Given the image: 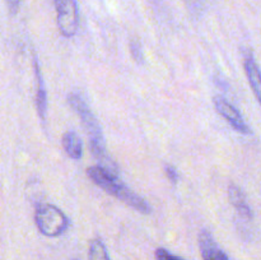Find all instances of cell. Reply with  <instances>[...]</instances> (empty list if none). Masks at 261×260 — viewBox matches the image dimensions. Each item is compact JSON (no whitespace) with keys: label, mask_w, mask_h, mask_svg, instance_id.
<instances>
[{"label":"cell","mask_w":261,"mask_h":260,"mask_svg":"<svg viewBox=\"0 0 261 260\" xmlns=\"http://www.w3.org/2000/svg\"><path fill=\"white\" fill-rule=\"evenodd\" d=\"M63 147L71 160H81L83 154V143L75 132H66L63 135Z\"/></svg>","instance_id":"10"},{"label":"cell","mask_w":261,"mask_h":260,"mask_svg":"<svg viewBox=\"0 0 261 260\" xmlns=\"http://www.w3.org/2000/svg\"><path fill=\"white\" fill-rule=\"evenodd\" d=\"M56 22L64 37H73L78 31V4L75 0H55Z\"/></svg>","instance_id":"4"},{"label":"cell","mask_w":261,"mask_h":260,"mask_svg":"<svg viewBox=\"0 0 261 260\" xmlns=\"http://www.w3.org/2000/svg\"><path fill=\"white\" fill-rule=\"evenodd\" d=\"M35 222L38 231L47 237H58L69 227V219L58 206L42 204L36 209Z\"/></svg>","instance_id":"3"},{"label":"cell","mask_w":261,"mask_h":260,"mask_svg":"<svg viewBox=\"0 0 261 260\" xmlns=\"http://www.w3.org/2000/svg\"><path fill=\"white\" fill-rule=\"evenodd\" d=\"M154 257L155 260H185L182 257L177 256V255H173L171 254L170 251H167L166 249L163 247H158L154 252Z\"/></svg>","instance_id":"12"},{"label":"cell","mask_w":261,"mask_h":260,"mask_svg":"<svg viewBox=\"0 0 261 260\" xmlns=\"http://www.w3.org/2000/svg\"><path fill=\"white\" fill-rule=\"evenodd\" d=\"M165 170H166V175H167L168 180H170L173 185H176L178 180V173L177 171H176V168L173 167V166H166Z\"/></svg>","instance_id":"13"},{"label":"cell","mask_w":261,"mask_h":260,"mask_svg":"<svg viewBox=\"0 0 261 260\" xmlns=\"http://www.w3.org/2000/svg\"><path fill=\"white\" fill-rule=\"evenodd\" d=\"M132 51H133V55H134L135 60H137L138 63H142L143 54H142V48H140L139 43H132Z\"/></svg>","instance_id":"14"},{"label":"cell","mask_w":261,"mask_h":260,"mask_svg":"<svg viewBox=\"0 0 261 260\" xmlns=\"http://www.w3.org/2000/svg\"><path fill=\"white\" fill-rule=\"evenodd\" d=\"M89 260H110L106 246L101 240H92L89 245Z\"/></svg>","instance_id":"11"},{"label":"cell","mask_w":261,"mask_h":260,"mask_svg":"<svg viewBox=\"0 0 261 260\" xmlns=\"http://www.w3.org/2000/svg\"><path fill=\"white\" fill-rule=\"evenodd\" d=\"M8 4V8H9L10 13L12 14H15L19 9V4H20V0H5Z\"/></svg>","instance_id":"15"},{"label":"cell","mask_w":261,"mask_h":260,"mask_svg":"<svg viewBox=\"0 0 261 260\" xmlns=\"http://www.w3.org/2000/svg\"><path fill=\"white\" fill-rule=\"evenodd\" d=\"M87 175L97 186L103 189L110 195L124 201L125 204L134 208L135 211L140 212L143 214H149L150 211H152L150 205L144 199L133 193L125 184L117 180V176L112 175L105 168L99 167V166H92V167L87 168Z\"/></svg>","instance_id":"2"},{"label":"cell","mask_w":261,"mask_h":260,"mask_svg":"<svg viewBox=\"0 0 261 260\" xmlns=\"http://www.w3.org/2000/svg\"><path fill=\"white\" fill-rule=\"evenodd\" d=\"M228 196H229V201H231L232 205L236 208V211L239 212V214L241 217H244L245 219L250 221L254 218V214H252L251 208L247 204L246 198H245L244 193H242L241 189L239 186H236L234 184H231L228 186Z\"/></svg>","instance_id":"7"},{"label":"cell","mask_w":261,"mask_h":260,"mask_svg":"<svg viewBox=\"0 0 261 260\" xmlns=\"http://www.w3.org/2000/svg\"><path fill=\"white\" fill-rule=\"evenodd\" d=\"M214 106H216L217 112H218L222 117H224V119L227 120V122L231 124V126L233 127L236 132L245 135L251 134V129H250L249 125L245 122L241 114L237 111V109L233 105L227 102L223 97H214Z\"/></svg>","instance_id":"5"},{"label":"cell","mask_w":261,"mask_h":260,"mask_svg":"<svg viewBox=\"0 0 261 260\" xmlns=\"http://www.w3.org/2000/svg\"><path fill=\"white\" fill-rule=\"evenodd\" d=\"M35 74H36V109L41 120H45L46 111H47V92H46L45 82L41 75L38 61L35 59Z\"/></svg>","instance_id":"8"},{"label":"cell","mask_w":261,"mask_h":260,"mask_svg":"<svg viewBox=\"0 0 261 260\" xmlns=\"http://www.w3.org/2000/svg\"><path fill=\"white\" fill-rule=\"evenodd\" d=\"M71 260H78V259H71Z\"/></svg>","instance_id":"16"},{"label":"cell","mask_w":261,"mask_h":260,"mask_svg":"<svg viewBox=\"0 0 261 260\" xmlns=\"http://www.w3.org/2000/svg\"><path fill=\"white\" fill-rule=\"evenodd\" d=\"M199 249L204 260H229L223 250L217 245L211 232L206 229L199 233Z\"/></svg>","instance_id":"6"},{"label":"cell","mask_w":261,"mask_h":260,"mask_svg":"<svg viewBox=\"0 0 261 260\" xmlns=\"http://www.w3.org/2000/svg\"><path fill=\"white\" fill-rule=\"evenodd\" d=\"M245 71H246L247 79H249L250 87H251L252 92L255 94V98L260 101V91H261V84H260V70L257 64L255 63L252 53H247L245 55Z\"/></svg>","instance_id":"9"},{"label":"cell","mask_w":261,"mask_h":260,"mask_svg":"<svg viewBox=\"0 0 261 260\" xmlns=\"http://www.w3.org/2000/svg\"><path fill=\"white\" fill-rule=\"evenodd\" d=\"M68 102L71 106V109H73L82 119V124H83L87 135H88L89 138V145H91L92 154H93V157L98 161L99 167L105 168V170L109 171L110 173L117 176L116 165L112 162L110 155L107 154L106 142H105L103 133H102L101 126H99L98 120H97L96 116L92 114L88 105H87L86 101L76 93L69 94Z\"/></svg>","instance_id":"1"}]
</instances>
